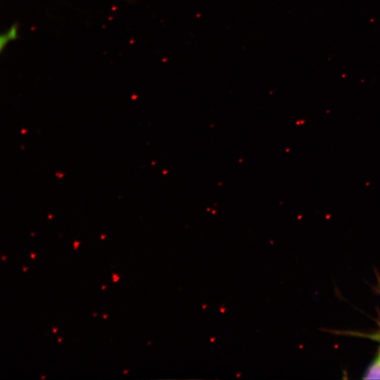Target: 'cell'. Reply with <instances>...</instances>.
Here are the masks:
<instances>
[{
    "label": "cell",
    "instance_id": "cell-1",
    "mask_svg": "<svg viewBox=\"0 0 380 380\" xmlns=\"http://www.w3.org/2000/svg\"><path fill=\"white\" fill-rule=\"evenodd\" d=\"M365 379H380V350L364 374Z\"/></svg>",
    "mask_w": 380,
    "mask_h": 380
},
{
    "label": "cell",
    "instance_id": "cell-2",
    "mask_svg": "<svg viewBox=\"0 0 380 380\" xmlns=\"http://www.w3.org/2000/svg\"><path fill=\"white\" fill-rule=\"evenodd\" d=\"M18 29L16 25H13L6 32L1 36V50L6 44L17 37Z\"/></svg>",
    "mask_w": 380,
    "mask_h": 380
},
{
    "label": "cell",
    "instance_id": "cell-3",
    "mask_svg": "<svg viewBox=\"0 0 380 380\" xmlns=\"http://www.w3.org/2000/svg\"><path fill=\"white\" fill-rule=\"evenodd\" d=\"M112 278H113V281L114 283H116L117 281H118V280L120 279V277L116 274V273H113L112 274Z\"/></svg>",
    "mask_w": 380,
    "mask_h": 380
},
{
    "label": "cell",
    "instance_id": "cell-4",
    "mask_svg": "<svg viewBox=\"0 0 380 380\" xmlns=\"http://www.w3.org/2000/svg\"><path fill=\"white\" fill-rule=\"evenodd\" d=\"M80 241H75L73 243V248L74 250H77L79 247Z\"/></svg>",
    "mask_w": 380,
    "mask_h": 380
},
{
    "label": "cell",
    "instance_id": "cell-5",
    "mask_svg": "<svg viewBox=\"0 0 380 380\" xmlns=\"http://www.w3.org/2000/svg\"><path fill=\"white\" fill-rule=\"evenodd\" d=\"M36 256H37V254L33 253V252H31L30 253V258L33 260H34L36 258Z\"/></svg>",
    "mask_w": 380,
    "mask_h": 380
},
{
    "label": "cell",
    "instance_id": "cell-6",
    "mask_svg": "<svg viewBox=\"0 0 380 380\" xmlns=\"http://www.w3.org/2000/svg\"><path fill=\"white\" fill-rule=\"evenodd\" d=\"M108 317V314L103 313V315H102L103 319H107Z\"/></svg>",
    "mask_w": 380,
    "mask_h": 380
},
{
    "label": "cell",
    "instance_id": "cell-7",
    "mask_svg": "<svg viewBox=\"0 0 380 380\" xmlns=\"http://www.w3.org/2000/svg\"><path fill=\"white\" fill-rule=\"evenodd\" d=\"M52 331L54 333V334H56L58 332V329L57 328H55V327H52Z\"/></svg>",
    "mask_w": 380,
    "mask_h": 380
},
{
    "label": "cell",
    "instance_id": "cell-8",
    "mask_svg": "<svg viewBox=\"0 0 380 380\" xmlns=\"http://www.w3.org/2000/svg\"><path fill=\"white\" fill-rule=\"evenodd\" d=\"M27 270H28V267H25V266H23V271L24 272H26V271H27Z\"/></svg>",
    "mask_w": 380,
    "mask_h": 380
},
{
    "label": "cell",
    "instance_id": "cell-9",
    "mask_svg": "<svg viewBox=\"0 0 380 380\" xmlns=\"http://www.w3.org/2000/svg\"><path fill=\"white\" fill-rule=\"evenodd\" d=\"M106 288H107L106 285L101 284V290H105V289Z\"/></svg>",
    "mask_w": 380,
    "mask_h": 380
},
{
    "label": "cell",
    "instance_id": "cell-10",
    "mask_svg": "<svg viewBox=\"0 0 380 380\" xmlns=\"http://www.w3.org/2000/svg\"><path fill=\"white\" fill-rule=\"evenodd\" d=\"M62 341H63V338L57 337V341H58V343H61Z\"/></svg>",
    "mask_w": 380,
    "mask_h": 380
},
{
    "label": "cell",
    "instance_id": "cell-11",
    "mask_svg": "<svg viewBox=\"0 0 380 380\" xmlns=\"http://www.w3.org/2000/svg\"><path fill=\"white\" fill-rule=\"evenodd\" d=\"M6 258H7V257L5 256V255H2V256H1V260H2L3 261H4V262L6 261Z\"/></svg>",
    "mask_w": 380,
    "mask_h": 380
},
{
    "label": "cell",
    "instance_id": "cell-12",
    "mask_svg": "<svg viewBox=\"0 0 380 380\" xmlns=\"http://www.w3.org/2000/svg\"><path fill=\"white\" fill-rule=\"evenodd\" d=\"M128 372H129L128 369H123V374H127Z\"/></svg>",
    "mask_w": 380,
    "mask_h": 380
},
{
    "label": "cell",
    "instance_id": "cell-13",
    "mask_svg": "<svg viewBox=\"0 0 380 380\" xmlns=\"http://www.w3.org/2000/svg\"><path fill=\"white\" fill-rule=\"evenodd\" d=\"M106 236H105V235H101V239H104V238H105Z\"/></svg>",
    "mask_w": 380,
    "mask_h": 380
},
{
    "label": "cell",
    "instance_id": "cell-14",
    "mask_svg": "<svg viewBox=\"0 0 380 380\" xmlns=\"http://www.w3.org/2000/svg\"><path fill=\"white\" fill-rule=\"evenodd\" d=\"M97 314H98L97 312H94L93 316L95 317L97 315Z\"/></svg>",
    "mask_w": 380,
    "mask_h": 380
},
{
    "label": "cell",
    "instance_id": "cell-15",
    "mask_svg": "<svg viewBox=\"0 0 380 380\" xmlns=\"http://www.w3.org/2000/svg\"><path fill=\"white\" fill-rule=\"evenodd\" d=\"M45 378H46V376L41 375V379H45Z\"/></svg>",
    "mask_w": 380,
    "mask_h": 380
},
{
    "label": "cell",
    "instance_id": "cell-16",
    "mask_svg": "<svg viewBox=\"0 0 380 380\" xmlns=\"http://www.w3.org/2000/svg\"><path fill=\"white\" fill-rule=\"evenodd\" d=\"M379 338H380V335H379Z\"/></svg>",
    "mask_w": 380,
    "mask_h": 380
}]
</instances>
